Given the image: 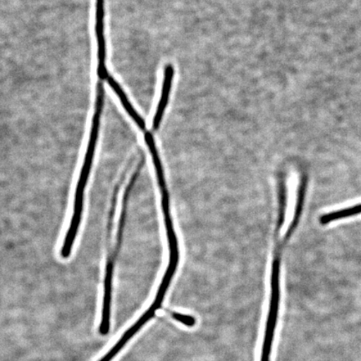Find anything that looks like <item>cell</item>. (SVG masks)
Wrapping results in <instances>:
<instances>
[{
	"label": "cell",
	"instance_id": "6",
	"mask_svg": "<svg viewBox=\"0 0 361 361\" xmlns=\"http://www.w3.org/2000/svg\"><path fill=\"white\" fill-rule=\"evenodd\" d=\"M171 316L177 322L182 323L184 326L192 327L196 324V319L192 315L180 314L178 312H171Z\"/></svg>",
	"mask_w": 361,
	"mask_h": 361
},
{
	"label": "cell",
	"instance_id": "5",
	"mask_svg": "<svg viewBox=\"0 0 361 361\" xmlns=\"http://www.w3.org/2000/svg\"><path fill=\"white\" fill-rule=\"evenodd\" d=\"M106 81L108 85H109V87L111 88L113 92H115L117 98L119 99L121 105H123L126 112L128 113L130 118L134 121V123L137 126V128L141 130L142 132L146 133L147 130V126L145 119H144L141 114H139V112L135 110V108L129 100L128 94H126L123 88L121 87L120 84L117 82L114 78H111V75L108 76Z\"/></svg>",
	"mask_w": 361,
	"mask_h": 361
},
{
	"label": "cell",
	"instance_id": "4",
	"mask_svg": "<svg viewBox=\"0 0 361 361\" xmlns=\"http://www.w3.org/2000/svg\"><path fill=\"white\" fill-rule=\"evenodd\" d=\"M116 254L111 255L108 258L105 281H104V296L102 313V322L100 327H99V333L100 335L105 336L110 331V320H111V307L112 297V281L113 274H114V264Z\"/></svg>",
	"mask_w": 361,
	"mask_h": 361
},
{
	"label": "cell",
	"instance_id": "1",
	"mask_svg": "<svg viewBox=\"0 0 361 361\" xmlns=\"http://www.w3.org/2000/svg\"><path fill=\"white\" fill-rule=\"evenodd\" d=\"M101 121L99 118H93L92 126H90L87 149V152H85L80 178L78 184H76L73 214H72L69 229H68L61 248V255L63 259L69 258L76 237L78 235L81 220H82L85 191V188L87 186L90 171H92L94 154H96L99 133H100L101 128Z\"/></svg>",
	"mask_w": 361,
	"mask_h": 361
},
{
	"label": "cell",
	"instance_id": "2",
	"mask_svg": "<svg viewBox=\"0 0 361 361\" xmlns=\"http://www.w3.org/2000/svg\"><path fill=\"white\" fill-rule=\"evenodd\" d=\"M105 0H96V30L97 42V75L106 80L109 73L106 67V42L105 36Z\"/></svg>",
	"mask_w": 361,
	"mask_h": 361
},
{
	"label": "cell",
	"instance_id": "3",
	"mask_svg": "<svg viewBox=\"0 0 361 361\" xmlns=\"http://www.w3.org/2000/svg\"><path fill=\"white\" fill-rule=\"evenodd\" d=\"M175 75V68L171 64L165 66L164 71V78H162L161 96L158 101L154 117H153L152 123V132L156 133L161 128L162 120L165 115L166 108H168L170 101L171 90Z\"/></svg>",
	"mask_w": 361,
	"mask_h": 361
}]
</instances>
